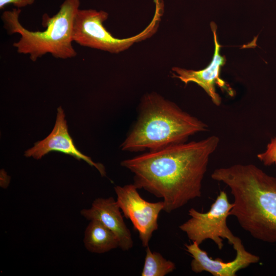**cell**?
<instances>
[{
    "label": "cell",
    "mask_w": 276,
    "mask_h": 276,
    "mask_svg": "<svg viewBox=\"0 0 276 276\" xmlns=\"http://www.w3.org/2000/svg\"><path fill=\"white\" fill-rule=\"evenodd\" d=\"M219 138L204 139L148 151L123 160L121 165L133 174V184L163 198L168 213L201 195L202 182L210 158Z\"/></svg>",
    "instance_id": "obj_1"
},
{
    "label": "cell",
    "mask_w": 276,
    "mask_h": 276,
    "mask_svg": "<svg viewBox=\"0 0 276 276\" xmlns=\"http://www.w3.org/2000/svg\"><path fill=\"white\" fill-rule=\"evenodd\" d=\"M211 178L231 190L229 216L254 238L276 243V177L254 165L237 164L215 169Z\"/></svg>",
    "instance_id": "obj_2"
},
{
    "label": "cell",
    "mask_w": 276,
    "mask_h": 276,
    "mask_svg": "<svg viewBox=\"0 0 276 276\" xmlns=\"http://www.w3.org/2000/svg\"><path fill=\"white\" fill-rule=\"evenodd\" d=\"M208 125L156 93L142 98L137 121L121 145L129 152L159 150L187 141Z\"/></svg>",
    "instance_id": "obj_3"
},
{
    "label": "cell",
    "mask_w": 276,
    "mask_h": 276,
    "mask_svg": "<svg viewBox=\"0 0 276 276\" xmlns=\"http://www.w3.org/2000/svg\"><path fill=\"white\" fill-rule=\"evenodd\" d=\"M80 0H64L57 13L52 17L42 16L43 31H32L20 24L21 9L5 11L1 16L4 28L9 35L18 34L19 40L13 43L19 54L28 55L36 61L47 54L58 59H66L77 56L73 47V30L75 16L80 9Z\"/></svg>",
    "instance_id": "obj_4"
},
{
    "label": "cell",
    "mask_w": 276,
    "mask_h": 276,
    "mask_svg": "<svg viewBox=\"0 0 276 276\" xmlns=\"http://www.w3.org/2000/svg\"><path fill=\"white\" fill-rule=\"evenodd\" d=\"M108 15L103 10L80 9L74 21L73 41L82 47L117 54L127 50L134 43L148 38L154 33L155 21L134 36L122 39L114 37L103 24Z\"/></svg>",
    "instance_id": "obj_5"
},
{
    "label": "cell",
    "mask_w": 276,
    "mask_h": 276,
    "mask_svg": "<svg viewBox=\"0 0 276 276\" xmlns=\"http://www.w3.org/2000/svg\"><path fill=\"white\" fill-rule=\"evenodd\" d=\"M233 206L226 192L221 191L209 211L201 213L194 208L190 209L188 214L191 218L179 227L190 240L198 245L210 239L219 249H222V239H226L233 245L239 239L233 235L226 223Z\"/></svg>",
    "instance_id": "obj_6"
},
{
    "label": "cell",
    "mask_w": 276,
    "mask_h": 276,
    "mask_svg": "<svg viewBox=\"0 0 276 276\" xmlns=\"http://www.w3.org/2000/svg\"><path fill=\"white\" fill-rule=\"evenodd\" d=\"M114 189L119 206L138 232L142 246L146 247L153 233L158 229V216L164 208L163 201H146L140 196L134 184L117 186Z\"/></svg>",
    "instance_id": "obj_7"
},
{
    "label": "cell",
    "mask_w": 276,
    "mask_h": 276,
    "mask_svg": "<svg viewBox=\"0 0 276 276\" xmlns=\"http://www.w3.org/2000/svg\"><path fill=\"white\" fill-rule=\"evenodd\" d=\"M185 246L186 250L193 257L191 270L197 273L206 271L214 276H235L239 270L258 263L260 259L258 256L245 249L240 239L233 245L236 256L233 260L229 262H224L220 258L212 259L195 242Z\"/></svg>",
    "instance_id": "obj_8"
},
{
    "label": "cell",
    "mask_w": 276,
    "mask_h": 276,
    "mask_svg": "<svg viewBox=\"0 0 276 276\" xmlns=\"http://www.w3.org/2000/svg\"><path fill=\"white\" fill-rule=\"evenodd\" d=\"M52 151L60 152L78 160H83L95 167L101 176L106 175L105 167L102 164L93 161L90 157L81 153L74 145L68 131L64 110L61 106L57 109L55 124L51 132L45 139L35 143L33 147L26 151L25 155L39 159Z\"/></svg>",
    "instance_id": "obj_9"
},
{
    "label": "cell",
    "mask_w": 276,
    "mask_h": 276,
    "mask_svg": "<svg viewBox=\"0 0 276 276\" xmlns=\"http://www.w3.org/2000/svg\"><path fill=\"white\" fill-rule=\"evenodd\" d=\"M211 27L214 34L215 51L213 58L209 65L199 71L174 67L172 71L173 76L178 78L186 84L190 82L198 84L210 96L214 104L219 106L221 99L216 91V84L227 91L231 96L233 95L234 92L229 85L220 77L221 67L225 64L226 59L224 56H222L219 53L221 45L217 41V27L213 22L211 23Z\"/></svg>",
    "instance_id": "obj_10"
},
{
    "label": "cell",
    "mask_w": 276,
    "mask_h": 276,
    "mask_svg": "<svg viewBox=\"0 0 276 276\" xmlns=\"http://www.w3.org/2000/svg\"><path fill=\"white\" fill-rule=\"evenodd\" d=\"M117 201L112 197L97 198L91 206L83 209L81 215L87 220H98L116 234L119 240V247L124 251L130 249L133 241L130 230L125 224Z\"/></svg>",
    "instance_id": "obj_11"
},
{
    "label": "cell",
    "mask_w": 276,
    "mask_h": 276,
    "mask_svg": "<svg viewBox=\"0 0 276 276\" xmlns=\"http://www.w3.org/2000/svg\"><path fill=\"white\" fill-rule=\"evenodd\" d=\"M83 243L90 252L104 254L119 247L117 236L98 220L93 219L84 231Z\"/></svg>",
    "instance_id": "obj_12"
},
{
    "label": "cell",
    "mask_w": 276,
    "mask_h": 276,
    "mask_svg": "<svg viewBox=\"0 0 276 276\" xmlns=\"http://www.w3.org/2000/svg\"><path fill=\"white\" fill-rule=\"evenodd\" d=\"M176 268L175 264L165 259L159 252L146 247V256L142 276H165Z\"/></svg>",
    "instance_id": "obj_13"
},
{
    "label": "cell",
    "mask_w": 276,
    "mask_h": 276,
    "mask_svg": "<svg viewBox=\"0 0 276 276\" xmlns=\"http://www.w3.org/2000/svg\"><path fill=\"white\" fill-rule=\"evenodd\" d=\"M257 157L266 166L276 164V136L268 144L266 150L259 153Z\"/></svg>",
    "instance_id": "obj_14"
},
{
    "label": "cell",
    "mask_w": 276,
    "mask_h": 276,
    "mask_svg": "<svg viewBox=\"0 0 276 276\" xmlns=\"http://www.w3.org/2000/svg\"><path fill=\"white\" fill-rule=\"evenodd\" d=\"M35 0H0V9H3L9 4L13 5L15 8L20 9L32 5Z\"/></svg>",
    "instance_id": "obj_15"
},
{
    "label": "cell",
    "mask_w": 276,
    "mask_h": 276,
    "mask_svg": "<svg viewBox=\"0 0 276 276\" xmlns=\"http://www.w3.org/2000/svg\"><path fill=\"white\" fill-rule=\"evenodd\" d=\"M10 177L7 175L6 172L4 170H1V187L3 189H6L9 185Z\"/></svg>",
    "instance_id": "obj_16"
}]
</instances>
